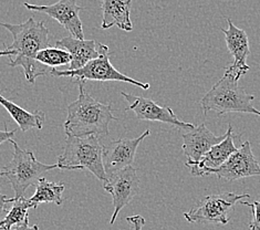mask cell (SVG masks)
Returning <instances> with one entry per match:
<instances>
[{"mask_svg": "<svg viewBox=\"0 0 260 230\" xmlns=\"http://www.w3.org/2000/svg\"><path fill=\"white\" fill-rule=\"evenodd\" d=\"M151 134L150 129L136 139H120L111 141L103 146V166L107 177L113 174L131 167L134 163L135 154L142 142Z\"/></svg>", "mask_w": 260, "mask_h": 230, "instance_id": "cell-10", "label": "cell"}, {"mask_svg": "<svg viewBox=\"0 0 260 230\" xmlns=\"http://www.w3.org/2000/svg\"><path fill=\"white\" fill-rule=\"evenodd\" d=\"M241 204H244V205H246V206L251 208L252 220L250 222L249 228L260 229V202L255 201L253 203H248V202L241 201Z\"/></svg>", "mask_w": 260, "mask_h": 230, "instance_id": "cell-22", "label": "cell"}, {"mask_svg": "<svg viewBox=\"0 0 260 230\" xmlns=\"http://www.w3.org/2000/svg\"><path fill=\"white\" fill-rule=\"evenodd\" d=\"M11 230H39V226L38 225H34V226H30L29 225V219H27L23 223L19 226H16L12 228Z\"/></svg>", "mask_w": 260, "mask_h": 230, "instance_id": "cell-26", "label": "cell"}, {"mask_svg": "<svg viewBox=\"0 0 260 230\" xmlns=\"http://www.w3.org/2000/svg\"><path fill=\"white\" fill-rule=\"evenodd\" d=\"M213 174L217 178L225 179L227 182L260 175V164L252 153L250 142L243 143V145L237 148V151L220 167L208 171L207 176Z\"/></svg>", "mask_w": 260, "mask_h": 230, "instance_id": "cell-9", "label": "cell"}, {"mask_svg": "<svg viewBox=\"0 0 260 230\" xmlns=\"http://www.w3.org/2000/svg\"><path fill=\"white\" fill-rule=\"evenodd\" d=\"M84 83L79 82V96L68 107L64 132L74 138L108 135L110 123L117 121L113 115L112 104L96 101L86 93Z\"/></svg>", "mask_w": 260, "mask_h": 230, "instance_id": "cell-2", "label": "cell"}, {"mask_svg": "<svg viewBox=\"0 0 260 230\" xmlns=\"http://www.w3.org/2000/svg\"><path fill=\"white\" fill-rule=\"evenodd\" d=\"M11 203V198H8L6 195H3L0 191V222L4 220L6 215L8 214V204Z\"/></svg>", "mask_w": 260, "mask_h": 230, "instance_id": "cell-24", "label": "cell"}, {"mask_svg": "<svg viewBox=\"0 0 260 230\" xmlns=\"http://www.w3.org/2000/svg\"><path fill=\"white\" fill-rule=\"evenodd\" d=\"M249 197V194L236 195L234 192L205 196L197 203L194 208L184 214V218L191 223L201 222L227 225L229 221L228 215L234 209L235 205Z\"/></svg>", "mask_w": 260, "mask_h": 230, "instance_id": "cell-6", "label": "cell"}, {"mask_svg": "<svg viewBox=\"0 0 260 230\" xmlns=\"http://www.w3.org/2000/svg\"><path fill=\"white\" fill-rule=\"evenodd\" d=\"M66 188L63 183H51L46 178L39 179L37 183L36 192L31 198H29V202L34 204L36 207H38L40 204H55L60 206L62 205V192Z\"/></svg>", "mask_w": 260, "mask_h": 230, "instance_id": "cell-19", "label": "cell"}, {"mask_svg": "<svg viewBox=\"0 0 260 230\" xmlns=\"http://www.w3.org/2000/svg\"><path fill=\"white\" fill-rule=\"evenodd\" d=\"M0 177H4V172L0 170Z\"/></svg>", "mask_w": 260, "mask_h": 230, "instance_id": "cell-28", "label": "cell"}, {"mask_svg": "<svg viewBox=\"0 0 260 230\" xmlns=\"http://www.w3.org/2000/svg\"><path fill=\"white\" fill-rule=\"evenodd\" d=\"M9 142L14 146V156L7 166L0 170L4 172V177L7 178L15 191L14 200H18L24 197L26 190L38 183L47 172L58 169V165L43 164L35 157L31 151L22 150L14 140Z\"/></svg>", "mask_w": 260, "mask_h": 230, "instance_id": "cell-5", "label": "cell"}, {"mask_svg": "<svg viewBox=\"0 0 260 230\" xmlns=\"http://www.w3.org/2000/svg\"><path fill=\"white\" fill-rule=\"evenodd\" d=\"M0 105L7 110L9 115L16 121L22 132H28L31 128L41 129L43 127V123L46 121V115L43 112L39 110L29 112L9 101L2 94H0Z\"/></svg>", "mask_w": 260, "mask_h": 230, "instance_id": "cell-18", "label": "cell"}, {"mask_svg": "<svg viewBox=\"0 0 260 230\" xmlns=\"http://www.w3.org/2000/svg\"><path fill=\"white\" fill-rule=\"evenodd\" d=\"M71 54L62 48H50L43 49L36 57V61L45 65L49 69H57L58 67L67 65L71 63Z\"/></svg>", "mask_w": 260, "mask_h": 230, "instance_id": "cell-21", "label": "cell"}, {"mask_svg": "<svg viewBox=\"0 0 260 230\" xmlns=\"http://www.w3.org/2000/svg\"><path fill=\"white\" fill-rule=\"evenodd\" d=\"M226 138L227 132L225 135H215L204 123L190 129H184L182 148L184 155L187 157V163H196L210 148L219 144Z\"/></svg>", "mask_w": 260, "mask_h": 230, "instance_id": "cell-14", "label": "cell"}, {"mask_svg": "<svg viewBox=\"0 0 260 230\" xmlns=\"http://www.w3.org/2000/svg\"><path fill=\"white\" fill-rule=\"evenodd\" d=\"M139 188L140 178L138 176V171L133 166L113 174L108 178L107 182L103 183V189L112 196L114 206L113 215L110 220L111 225L115 222L120 211L132 202L138 194Z\"/></svg>", "mask_w": 260, "mask_h": 230, "instance_id": "cell-8", "label": "cell"}, {"mask_svg": "<svg viewBox=\"0 0 260 230\" xmlns=\"http://www.w3.org/2000/svg\"><path fill=\"white\" fill-rule=\"evenodd\" d=\"M17 132V129H12V130H8L7 124H5V129L0 130V145L4 144L5 142H8L10 140H12L15 134Z\"/></svg>", "mask_w": 260, "mask_h": 230, "instance_id": "cell-25", "label": "cell"}, {"mask_svg": "<svg viewBox=\"0 0 260 230\" xmlns=\"http://www.w3.org/2000/svg\"><path fill=\"white\" fill-rule=\"evenodd\" d=\"M24 7L29 10L42 12L49 17L57 20L66 30L69 31L71 37L76 39L83 40V27L80 20V11L84 9L77 4V0H59L58 3L49 6H38L28 3L23 4Z\"/></svg>", "mask_w": 260, "mask_h": 230, "instance_id": "cell-12", "label": "cell"}, {"mask_svg": "<svg viewBox=\"0 0 260 230\" xmlns=\"http://www.w3.org/2000/svg\"><path fill=\"white\" fill-rule=\"evenodd\" d=\"M11 203H14L11 209L6 215L4 220L0 222V230H11L14 227L21 225L29 219L28 210L30 208H37L34 204L24 197L18 198V200L11 198Z\"/></svg>", "mask_w": 260, "mask_h": 230, "instance_id": "cell-20", "label": "cell"}, {"mask_svg": "<svg viewBox=\"0 0 260 230\" xmlns=\"http://www.w3.org/2000/svg\"><path fill=\"white\" fill-rule=\"evenodd\" d=\"M250 230H260V229H253V228H250Z\"/></svg>", "mask_w": 260, "mask_h": 230, "instance_id": "cell-29", "label": "cell"}, {"mask_svg": "<svg viewBox=\"0 0 260 230\" xmlns=\"http://www.w3.org/2000/svg\"><path fill=\"white\" fill-rule=\"evenodd\" d=\"M238 81L232 73L225 70L224 76L212 86L200 102L204 113L214 111L218 115H224L239 112L260 116V111L251 104L255 95L249 94L240 88Z\"/></svg>", "mask_w": 260, "mask_h": 230, "instance_id": "cell-3", "label": "cell"}, {"mask_svg": "<svg viewBox=\"0 0 260 230\" xmlns=\"http://www.w3.org/2000/svg\"><path fill=\"white\" fill-rule=\"evenodd\" d=\"M121 95L124 97L129 104V107L125 109V112L133 111L136 117L141 121L162 122L177 126L179 129H190L195 127L194 124L178 120V117L174 113V111L171 108L158 105L153 100H150V98L136 96L124 92H121Z\"/></svg>", "mask_w": 260, "mask_h": 230, "instance_id": "cell-11", "label": "cell"}, {"mask_svg": "<svg viewBox=\"0 0 260 230\" xmlns=\"http://www.w3.org/2000/svg\"><path fill=\"white\" fill-rule=\"evenodd\" d=\"M57 165L60 170L89 171L101 182L108 180L103 166V145L98 136H68Z\"/></svg>", "mask_w": 260, "mask_h": 230, "instance_id": "cell-4", "label": "cell"}, {"mask_svg": "<svg viewBox=\"0 0 260 230\" xmlns=\"http://www.w3.org/2000/svg\"><path fill=\"white\" fill-rule=\"evenodd\" d=\"M132 0H103L102 2V29L117 27L124 31L133 30L131 21Z\"/></svg>", "mask_w": 260, "mask_h": 230, "instance_id": "cell-17", "label": "cell"}, {"mask_svg": "<svg viewBox=\"0 0 260 230\" xmlns=\"http://www.w3.org/2000/svg\"><path fill=\"white\" fill-rule=\"evenodd\" d=\"M58 48H62L71 54L70 69L68 70H78L83 68L90 61L98 59L99 57L109 51L108 46L102 45L95 40H80L69 36L58 40L55 42Z\"/></svg>", "mask_w": 260, "mask_h": 230, "instance_id": "cell-16", "label": "cell"}, {"mask_svg": "<svg viewBox=\"0 0 260 230\" xmlns=\"http://www.w3.org/2000/svg\"><path fill=\"white\" fill-rule=\"evenodd\" d=\"M235 135L233 126L229 124L227 129V138L219 144L213 146L204 156L196 163H185V166L189 167L191 176H207V172L220 167L225 161L237 151L234 144Z\"/></svg>", "mask_w": 260, "mask_h": 230, "instance_id": "cell-15", "label": "cell"}, {"mask_svg": "<svg viewBox=\"0 0 260 230\" xmlns=\"http://www.w3.org/2000/svg\"><path fill=\"white\" fill-rule=\"evenodd\" d=\"M0 26L7 29L14 38L12 45L7 47L16 55V59L10 58V67H21L24 77L30 83H35L37 78L50 74L51 69L36 61L37 54L48 48L50 41L49 29L45 22L37 21L34 17H30L26 22L19 24L0 22Z\"/></svg>", "mask_w": 260, "mask_h": 230, "instance_id": "cell-1", "label": "cell"}, {"mask_svg": "<svg viewBox=\"0 0 260 230\" xmlns=\"http://www.w3.org/2000/svg\"><path fill=\"white\" fill-rule=\"evenodd\" d=\"M6 55H8V57H12V55H15V52L12 50H9V49L6 47L5 50H0V57H6Z\"/></svg>", "mask_w": 260, "mask_h": 230, "instance_id": "cell-27", "label": "cell"}, {"mask_svg": "<svg viewBox=\"0 0 260 230\" xmlns=\"http://www.w3.org/2000/svg\"><path fill=\"white\" fill-rule=\"evenodd\" d=\"M227 23L228 29H221V31L225 35L228 50L234 57V63L227 67L226 70L239 80L250 70V67L247 64V58L250 54L249 40L246 31L235 26L229 18H227Z\"/></svg>", "mask_w": 260, "mask_h": 230, "instance_id": "cell-13", "label": "cell"}, {"mask_svg": "<svg viewBox=\"0 0 260 230\" xmlns=\"http://www.w3.org/2000/svg\"><path fill=\"white\" fill-rule=\"evenodd\" d=\"M50 74L53 77H71L74 82H85V81H119V82H126L134 84L143 90L150 89V84L142 83L129 78L125 74L117 71L110 61L109 51L104 52L101 57L90 61L81 69L78 70H58L52 69Z\"/></svg>", "mask_w": 260, "mask_h": 230, "instance_id": "cell-7", "label": "cell"}, {"mask_svg": "<svg viewBox=\"0 0 260 230\" xmlns=\"http://www.w3.org/2000/svg\"><path fill=\"white\" fill-rule=\"evenodd\" d=\"M126 221L131 225L132 230H142V228L145 225V219L143 216L141 215H135V216H129L126 218Z\"/></svg>", "mask_w": 260, "mask_h": 230, "instance_id": "cell-23", "label": "cell"}]
</instances>
